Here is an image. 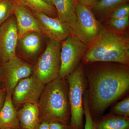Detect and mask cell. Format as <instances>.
<instances>
[{"label": "cell", "instance_id": "1", "mask_svg": "<svg viewBox=\"0 0 129 129\" xmlns=\"http://www.w3.org/2000/svg\"><path fill=\"white\" fill-rule=\"evenodd\" d=\"M84 65L89 109L95 121L107 108L128 93L129 66L107 62Z\"/></svg>", "mask_w": 129, "mask_h": 129}, {"label": "cell", "instance_id": "2", "mask_svg": "<svg viewBox=\"0 0 129 129\" xmlns=\"http://www.w3.org/2000/svg\"><path fill=\"white\" fill-rule=\"evenodd\" d=\"M83 64L115 63L129 66V38L122 32L103 28L88 46Z\"/></svg>", "mask_w": 129, "mask_h": 129}, {"label": "cell", "instance_id": "3", "mask_svg": "<svg viewBox=\"0 0 129 129\" xmlns=\"http://www.w3.org/2000/svg\"><path fill=\"white\" fill-rule=\"evenodd\" d=\"M38 104L41 122L69 125L71 113L67 78L58 77L45 85Z\"/></svg>", "mask_w": 129, "mask_h": 129}, {"label": "cell", "instance_id": "4", "mask_svg": "<svg viewBox=\"0 0 129 129\" xmlns=\"http://www.w3.org/2000/svg\"><path fill=\"white\" fill-rule=\"evenodd\" d=\"M66 78L69 85V100L71 113L70 127L71 129H84L83 96L88 89V84L83 63H81Z\"/></svg>", "mask_w": 129, "mask_h": 129}, {"label": "cell", "instance_id": "5", "mask_svg": "<svg viewBox=\"0 0 129 129\" xmlns=\"http://www.w3.org/2000/svg\"><path fill=\"white\" fill-rule=\"evenodd\" d=\"M61 43L49 40L44 52L34 65L33 75L46 85L59 77Z\"/></svg>", "mask_w": 129, "mask_h": 129}, {"label": "cell", "instance_id": "6", "mask_svg": "<svg viewBox=\"0 0 129 129\" xmlns=\"http://www.w3.org/2000/svg\"><path fill=\"white\" fill-rule=\"evenodd\" d=\"M88 46L75 36L70 35L61 43L59 78H67L78 68Z\"/></svg>", "mask_w": 129, "mask_h": 129}, {"label": "cell", "instance_id": "7", "mask_svg": "<svg viewBox=\"0 0 129 129\" xmlns=\"http://www.w3.org/2000/svg\"><path fill=\"white\" fill-rule=\"evenodd\" d=\"M34 65L23 61L17 56L2 63L0 67V83L7 94L12 95L19 82L32 75Z\"/></svg>", "mask_w": 129, "mask_h": 129}, {"label": "cell", "instance_id": "8", "mask_svg": "<svg viewBox=\"0 0 129 129\" xmlns=\"http://www.w3.org/2000/svg\"><path fill=\"white\" fill-rule=\"evenodd\" d=\"M45 85L32 75L20 80L12 95L16 109L26 103H38Z\"/></svg>", "mask_w": 129, "mask_h": 129}, {"label": "cell", "instance_id": "9", "mask_svg": "<svg viewBox=\"0 0 129 129\" xmlns=\"http://www.w3.org/2000/svg\"><path fill=\"white\" fill-rule=\"evenodd\" d=\"M18 31L14 14L0 26V59L2 63L17 57Z\"/></svg>", "mask_w": 129, "mask_h": 129}, {"label": "cell", "instance_id": "10", "mask_svg": "<svg viewBox=\"0 0 129 129\" xmlns=\"http://www.w3.org/2000/svg\"><path fill=\"white\" fill-rule=\"evenodd\" d=\"M76 11L77 22L83 41L89 46L103 28L89 8L78 2Z\"/></svg>", "mask_w": 129, "mask_h": 129}, {"label": "cell", "instance_id": "11", "mask_svg": "<svg viewBox=\"0 0 129 129\" xmlns=\"http://www.w3.org/2000/svg\"><path fill=\"white\" fill-rule=\"evenodd\" d=\"M32 11L42 34L50 40L61 43L71 35L66 24L57 17H52L41 12Z\"/></svg>", "mask_w": 129, "mask_h": 129}, {"label": "cell", "instance_id": "12", "mask_svg": "<svg viewBox=\"0 0 129 129\" xmlns=\"http://www.w3.org/2000/svg\"><path fill=\"white\" fill-rule=\"evenodd\" d=\"M78 2L77 0H53L57 17L66 24L71 35L84 42L77 22L76 8Z\"/></svg>", "mask_w": 129, "mask_h": 129}, {"label": "cell", "instance_id": "13", "mask_svg": "<svg viewBox=\"0 0 129 129\" xmlns=\"http://www.w3.org/2000/svg\"><path fill=\"white\" fill-rule=\"evenodd\" d=\"M14 3V15L16 19L19 38L28 32L41 33L37 20L31 10L25 6Z\"/></svg>", "mask_w": 129, "mask_h": 129}, {"label": "cell", "instance_id": "14", "mask_svg": "<svg viewBox=\"0 0 129 129\" xmlns=\"http://www.w3.org/2000/svg\"><path fill=\"white\" fill-rule=\"evenodd\" d=\"M44 37L41 33L32 32L19 38L17 46L22 55L29 60L35 58L41 50Z\"/></svg>", "mask_w": 129, "mask_h": 129}, {"label": "cell", "instance_id": "15", "mask_svg": "<svg viewBox=\"0 0 129 129\" xmlns=\"http://www.w3.org/2000/svg\"><path fill=\"white\" fill-rule=\"evenodd\" d=\"M21 129H38L40 124L38 103H26L17 110Z\"/></svg>", "mask_w": 129, "mask_h": 129}, {"label": "cell", "instance_id": "16", "mask_svg": "<svg viewBox=\"0 0 129 129\" xmlns=\"http://www.w3.org/2000/svg\"><path fill=\"white\" fill-rule=\"evenodd\" d=\"M21 129L17 110L14 107L12 95L7 94L5 101L0 109V129Z\"/></svg>", "mask_w": 129, "mask_h": 129}, {"label": "cell", "instance_id": "17", "mask_svg": "<svg viewBox=\"0 0 129 129\" xmlns=\"http://www.w3.org/2000/svg\"><path fill=\"white\" fill-rule=\"evenodd\" d=\"M95 129H129V117L109 112L95 120Z\"/></svg>", "mask_w": 129, "mask_h": 129}, {"label": "cell", "instance_id": "18", "mask_svg": "<svg viewBox=\"0 0 129 129\" xmlns=\"http://www.w3.org/2000/svg\"><path fill=\"white\" fill-rule=\"evenodd\" d=\"M129 0H98L90 8L93 13L101 19H109L118 7L128 3Z\"/></svg>", "mask_w": 129, "mask_h": 129}, {"label": "cell", "instance_id": "19", "mask_svg": "<svg viewBox=\"0 0 129 129\" xmlns=\"http://www.w3.org/2000/svg\"><path fill=\"white\" fill-rule=\"evenodd\" d=\"M14 3L25 6L31 11L41 12L52 17H57L55 8L43 0H13Z\"/></svg>", "mask_w": 129, "mask_h": 129}, {"label": "cell", "instance_id": "20", "mask_svg": "<svg viewBox=\"0 0 129 129\" xmlns=\"http://www.w3.org/2000/svg\"><path fill=\"white\" fill-rule=\"evenodd\" d=\"M13 0H0V26L14 14Z\"/></svg>", "mask_w": 129, "mask_h": 129}, {"label": "cell", "instance_id": "21", "mask_svg": "<svg viewBox=\"0 0 129 129\" xmlns=\"http://www.w3.org/2000/svg\"><path fill=\"white\" fill-rule=\"evenodd\" d=\"M110 113L115 115L129 117V96L112 105Z\"/></svg>", "mask_w": 129, "mask_h": 129}, {"label": "cell", "instance_id": "22", "mask_svg": "<svg viewBox=\"0 0 129 129\" xmlns=\"http://www.w3.org/2000/svg\"><path fill=\"white\" fill-rule=\"evenodd\" d=\"M83 105L84 115L85 116V124L84 129H95V121L92 119L89 109L88 90H86L83 96Z\"/></svg>", "mask_w": 129, "mask_h": 129}, {"label": "cell", "instance_id": "23", "mask_svg": "<svg viewBox=\"0 0 129 129\" xmlns=\"http://www.w3.org/2000/svg\"><path fill=\"white\" fill-rule=\"evenodd\" d=\"M109 23L112 30L123 32L128 26L129 16L123 18L111 19L109 21Z\"/></svg>", "mask_w": 129, "mask_h": 129}, {"label": "cell", "instance_id": "24", "mask_svg": "<svg viewBox=\"0 0 129 129\" xmlns=\"http://www.w3.org/2000/svg\"><path fill=\"white\" fill-rule=\"evenodd\" d=\"M128 16H129V5L128 3H127L115 9L111 14L109 19V20L118 19Z\"/></svg>", "mask_w": 129, "mask_h": 129}, {"label": "cell", "instance_id": "25", "mask_svg": "<svg viewBox=\"0 0 129 129\" xmlns=\"http://www.w3.org/2000/svg\"><path fill=\"white\" fill-rule=\"evenodd\" d=\"M49 129H71L69 125L63 124L57 122H51L49 123Z\"/></svg>", "mask_w": 129, "mask_h": 129}, {"label": "cell", "instance_id": "26", "mask_svg": "<svg viewBox=\"0 0 129 129\" xmlns=\"http://www.w3.org/2000/svg\"><path fill=\"white\" fill-rule=\"evenodd\" d=\"M6 95V90L0 83V109L3 106Z\"/></svg>", "mask_w": 129, "mask_h": 129}, {"label": "cell", "instance_id": "27", "mask_svg": "<svg viewBox=\"0 0 129 129\" xmlns=\"http://www.w3.org/2000/svg\"><path fill=\"white\" fill-rule=\"evenodd\" d=\"M81 5L90 8L98 0H77Z\"/></svg>", "mask_w": 129, "mask_h": 129}, {"label": "cell", "instance_id": "28", "mask_svg": "<svg viewBox=\"0 0 129 129\" xmlns=\"http://www.w3.org/2000/svg\"><path fill=\"white\" fill-rule=\"evenodd\" d=\"M38 129H49V123L46 122H41Z\"/></svg>", "mask_w": 129, "mask_h": 129}, {"label": "cell", "instance_id": "29", "mask_svg": "<svg viewBox=\"0 0 129 129\" xmlns=\"http://www.w3.org/2000/svg\"><path fill=\"white\" fill-rule=\"evenodd\" d=\"M45 2L47 3H48L49 5L54 6L53 4V0H43Z\"/></svg>", "mask_w": 129, "mask_h": 129}, {"label": "cell", "instance_id": "30", "mask_svg": "<svg viewBox=\"0 0 129 129\" xmlns=\"http://www.w3.org/2000/svg\"><path fill=\"white\" fill-rule=\"evenodd\" d=\"M2 63V62L1 61V59H0V67H1V65Z\"/></svg>", "mask_w": 129, "mask_h": 129}, {"label": "cell", "instance_id": "31", "mask_svg": "<svg viewBox=\"0 0 129 129\" xmlns=\"http://www.w3.org/2000/svg\"></svg>", "mask_w": 129, "mask_h": 129}]
</instances>
